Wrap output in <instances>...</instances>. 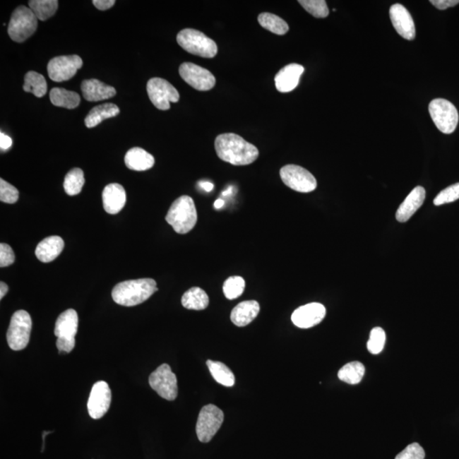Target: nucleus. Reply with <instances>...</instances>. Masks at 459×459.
<instances>
[{
    "mask_svg": "<svg viewBox=\"0 0 459 459\" xmlns=\"http://www.w3.org/2000/svg\"><path fill=\"white\" fill-rule=\"evenodd\" d=\"M215 148L221 160L232 165H249L258 157V150L256 145L234 133H221L217 136Z\"/></svg>",
    "mask_w": 459,
    "mask_h": 459,
    "instance_id": "1",
    "label": "nucleus"
},
{
    "mask_svg": "<svg viewBox=\"0 0 459 459\" xmlns=\"http://www.w3.org/2000/svg\"><path fill=\"white\" fill-rule=\"evenodd\" d=\"M158 290L152 278H141L118 283L112 290L114 302L123 306H136L143 304Z\"/></svg>",
    "mask_w": 459,
    "mask_h": 459,
    "instance_id": "2",
    "label": "nucleus"
},
{
    "mask_svg": "<svg viewBox=\"0 0 459 459\" xmlns=\"http://www.w3.org/2000/svg\"><path fill=\"white\" fill-rule=\"evenodd\" d=\"M166 221L179 234H186L197 224L198 213L193 199L181 196L172 203L166 215Z\"/></svg>",
    "mask_w": 459,
    "mask_h": 459,
    "instance_id": "3",
    "label": "nucleus"
},
{
    "mask_svg": "<svg viewBox=\"0 0 459 459\" xmlns=\"http://www.w3.org/2000/svg\"><path fill=\"white\" fill-rule=\"evenodd\" d=\"M177 40L183 49L194 56L214 58L218 53L215 42L196 29H183L178 33Z\"/></svg>",
    "mask_w": 459,
    "mask_h": 459,
    "instance_id": "4",
    "label": "nucleus"
},
{
    "mask_svg": "<svg viewBox=\"0 0 459 459\" xmlns=\"http://www.w3.org/2000/svg\"><path fill=\"white\" fill-rule=\"evenodd\" d=\"M78 328V313L73 309H68L58 316L55 335L57 337L56 347L61 354L70 353L74 349Z\"/></svg>",
    "mask_w": 459,
    "mask_h": 459,
    "instance_id": "5",
    "label": "nucleus"
},
{
    "mask_svg": "<svg viewBox=\"0 0 459 459\" xmlns=\"http://www.w3.org/2000/svg\"><path fill=\"white\" fill-rule=\"evenodd\" d=\"M37 28V18L30 8L19 6L11 16L8 35L18 43H23L35 32Z\"/></svg>",
    "mask_w": 459,
    "mask_h": 459,
    "instance_id": "6",
    "label": "nucleus"
},
{
    "mask_svg": "<svg viewBox=\"0 0 459 459\" xmlns=\"http://www.w3.org/2000/svg\"><path fill=\"white\" fill-rule=\"evenodd\" d=\"M32 318L28 312L23 310L16 311L11 317L7 331V342L11 349L22 350L27 347L30 340Z\"/></svg>",
    "mask_w": 459,
    "mask_h": 459,
    "instance_id": "7",
    "label": "nucleus"
},
{
    "mask_svg": "<svg viewBox=\"0 0 459 459\" xmlns=\"http://www.w3.org/2000/svg\"><path fill=\"white\" fill-rule=\"evenodd\" d=\"M429 114L441 133H452L457 129L458 112L452 102L445 99H435L429 103Z\"/></svg>",
    "mask_w": 459,
    "mask_h": 459,
    "instance_id": "8",
    "label": "nucleus"
},
{
    "mask_svg": "<svg viewBox=\"0 0 459 459\" xmlns=\"http://www.w3.org/2000/svg\"><path fill=\"white\" fill-rule=\"evenodd\" d=\"M224 421V413L215 405H207L199 412L196 427L198 440L203 443L210 442L218 432Z\"/></svg>",
    "mask_w": 459,
    "mask_h": 459,
    "instance_id": "9",
    "label": "nucleus"
},
{
    "mask_svg": "<svg viewBox=\"0 0 459 459\" xmlns=\"http://www.w3.org/2000/svg\"><path fill=\"white\" fill-rule=\"evenodd\" d=\"M283 183L298 193H308L316 190L317 181L314 175L303 167L294 165L283 166L280 170Z\"/></svg>",
    "mask_w": 459,
    "mask_h": 459,
    "instance_id": "10",
    "label": "nucleus"
},
{
    "mask_svg": "<svg viewBox=\"0 0 459 459\" xmlns=\"http://www.w3.org/2000/svg\"><path fill=\"white\" fill-rule=\"evenodd\" d=\"M147 90L150 101L157 109L162 111L169 110L170 102H178L179 100L178 90L164 78H153L150 79Z\"/></svg>",
    "mask_w": 459,
    "mask_h": 459,
    "instance_id": "11",
    "label": "nucleus"
},
{
    "mask_svg": "<svg viewBox=\"0 0 459 459\" xmlns=\"http://www.w3.org/2000/svg\"><path fill=\"white\" fill-rule=\"evenodd\" d=\"M149 385L162 398L174 400L177 398V378L168 364L158 366L150 375Z\"/></svg>",
    "mask_w": 459,
    "mask_h": 459,
    "instance_id": "12",
    "label": "nucleus"
},
{
    "mask_svg": "<svg viewBox=\"0 0 459 459\" xmlns=\"http://www.w3.org/2000/svg\"><path fill=\"white\" fill-rule=\"evenodd\" d=\"M179 73L184 81L198 91H208L215 87L216 79L210 71L191 62L179 66Z\"/></svg>",
    "mask_w": 459,
    "mask_h": 459,
    "instance_id": "13",
    "label": "nucleus"
},
{
    "mask_svg": "<svg viewBox=\"0 0 459 459\" xmlns=\"http://www.w3.org/2000/svg\"><path fill=\"white\" fill-rule=\"evenodd\" d=\"M82 66L83 61L78 56H61L49 61L47 71L52 81L64 82L73 78Z\"/></svg>",
    "mask_w": 459,
    "mask_h": 459,
    "instance_id": "14",
    "label": "nucleus"
},
{
    "mask_svg": "<svg viewBox=\"0 0 459 459\" xmlns=\"http://www.w3.org/2000/svg\"><path fill=\"white\" fill-rule=\"evenodd\" d=\"M112 402V392L105 381L95 383L88 400V412L92 419H99L102 418L110 407Z\"/></svg>",
    "mask_w": 459,
    "mask_h": 459,
    "instance_id": "15",
    "label": "nucleus"
},
{
    "mask_svg": "<svg viewBox=\"0 0 459 459\" xmlns=\"http://www.w3.org/2000/svg\"><path fill=\"white\" fill-rule=\"evenodd\" d=\"M326 316V308L320 303H310L296 309L292 321L299 328H310L319 324Z\"/></svg>",
    "mask_w": 459,
    "mask_h": 459,
    "instance_id": "16",
    "label": "nucleus"
},
{
    "mask_svg": "<svg viewBox=\"0 0 459 459\" xmlns=\"http://www.w3.org/2000/svg\"><path fill=\"white\" fill-rule=\"evenodd\" d=\"M390 16L392 24L396 32L403 39L413 40L416 36L415 22L410 12L400 4H395L390 9Z\"/></svg>",
    "mask_w": 459,
    "mask_h": 459,
    "instance_id": "17",
    "label": "nucleus"
},
{
    "mask_svg": "<svg viewBox=\"0 0 459 459\" xmlns=\"http://www.w3.org/2000/svg\"><path fill=\"white\" fill-rule=\"evenodd\" d=\"M304 72L303 66L292 64L282 68L275 76V88L281 93H289L298 86L300 77Z\"/></svg>",
    "mask_w": 459,
    "mask_h": 459,
    "instance_id": "18",
    "label": "nucleus"
},
{
    "mask_svg": "<svg viewBox=\"0 0 459 459\" xmlns=\"http://www.w3.org/2000/svg\"><path fill=\"white\" fill-rule=\"evenodd\" d=\"M126 198L123 186L118 183L109 184L102 193L104 210L110 215L118 214L126 203Z\"/></svg>",
    "mask_w": 459,
    "mask_h": 459,
    "instance_id": "19",
    "label": "nucleus"
},
{
    "mask_svg": "<svg viewBox=\"0 0 459 459\" xmlns=\"http://www.w3.org/2000/svg\"><path fill=\"white\" fill-rule=\"evenodd\" d=\"M425 197H427V191H425L424 187H415L396 211V220L399 222H407L415 214L416 211L423 205Z\"/></svg>",
    "mask_w": 459,
    "mask_h": 459,
    "instance_id": "20",
    "label": "nucleus"
},
{
    "mask_svg": "<svg viewBox=\"0 0 459 459\" xmlns=\"http://www.w3.org/2000/svg\"><path fill=\"white\" fill-rule=\"evenodd\" d=\"M81 90L83 98L88 102L103 101L115 97L117 94L114 87L94 78L83 81Z\"/></svg>",
    "mask_w": 459,
    "mask_h": 459,
    "instance_id": "21",
    "label": "nucleus"
},
{
    "mask_svg": "<svg viewBox=\"0 0 459 459\" xmlns=\"http://www.w3.org/2000/svg\"><path fill=\"white\" fill-rule=\"evenodd\" d=\"M64 241L58 236L46 237L37 246L36 257L41 262L49 263L55 261L64 249Z\"/></svg>",
    "mask_w": 459,
    "mask_h": 459,
    "instance_id": "22",
    "label": "nucleus"
},
{
    "mask_svg": "<svg viewBox=\"0 0 459 459\" xmlns=\"http://www.w3.org/2000/svg\"><path fill=\"white\" fill-rule=\"evenodd\" d=\"M261 307L256 300L241 302L233 309L231 320L237 327H245L256 318Z\"/></svg>",
    "mask_w": 459,
    "mask_h": 459,
    "instance_id": "23",
    "label": "nucleus"
},
{
    "mask_svg": "<svg viewBox=\"0 0 459 459\" xmlns=\"http://www.w3.org/2000/svg\"><path fill=\"white\" fill-rule=\"evenodd\" d=\"M124 162L129 169L145 171L153 168L155 165V160L144 149L133 148L127 152L124 157Z\"/></svg>",
    "mask_w": 459,
    "mask_h": 459,
    "instance_id": "24",
    "label": "nucleus"
},
{
    "mask_svg": "<svg viewBox=\"0 0 459 459\" xmlns=\"http://www.w3.org/2000/svg\"><path fill=\"white\" fill-rule=\"evenodd\" d=\"M120 109L118 106L112 103L102 104L92 108L85 119V126L91 129L97 126L102 121L114 118L119 114Z\"/></svg>",
    "mask_w": 459,
    "mask_h": 459,
    "instance_id": "25",
    "label": "nucleus"
},
{
    "mask_svg": "<svg viewBox=\"0 0 459 459\" xmlns=\"http://www.w3.org/2000/svg\"><path fill=\"white\" fill-rule=\"evenodd\" d=\"M49 99L54 106L64 107L66 109H74L81 103V97L76 92L64 88H53L49 92Z\"/></svg>",
    "mask_w": 459,
    "mask_h": 459,
    "instance_id": "26",
    "label": "nucleus"
},
{
    "mask_svg": "<svg viewBox=\"0 0 459 459\" xmlns=\"http://www.w3.org/2000/svg\"><path fill=\"white\" fill-rule=\"evenodd\" d=\"M181 304L189 310L202 311L208 306L210 298L205 291L200 287H194L183 294Z\"/></svg>",
    "mask_w": 459,
    "mask_h": 459,
    "instance_id": "27",
    "label": "nucleus"
},
{
    "mask_svg": "<svg viewBox=\"0 0 459 459\" xmlns=\"http://www.w3.org/2000/svg\"><path fill=\"white\" fill-rule=\"evenodd\" d=\"M213 378L216 382L224 386L232 387L235 383V376L227 365L220 362L207 361Z\"/></svg>",
    "mask_w": 459,
    "mask_h": 459,
    "instance_id": "28",
    "label": "nucleus"
},
{
    "mask_svg": "<svg viewBox=\"0 0 459 459\" xmlns=\"http://www.w3.org/2000/svg\"><path fill=\"white\" fill-rule=\"evenodd\" d=\"M24 91L32 93L37 98L43 97L47 93V82L43 75L30 71L25 75Z\"/></svg>",
    "mask_w": 459,
    "mask_h": 459,
    "instance_id": "29",
    "label": "nucleus"
},
{
    "mask_svg": "<svg viewBox=\"0 0 459 459\" xmlns=\"http://www.w3.org/2000/svg\"><path fill=\"white\" fill-rule=\"evenodd\" d=\"M258 22L263 28L278 35H285L290 30L285 20L274 14L264 12L258 16Z\"/></svg>",
    "mask_w": 459,
    "mask_h": 459,
    "instance_id": "30",
    "label": "nucleus"
},
{
    "mask_svg": "<svg viewBox=\"0 0 459 459\" xmlns=\"http://www.w3.org/2000/svg\"><path fill=\"white\" fill-rule=\"evenodd\" d=\"M365 374V366L359 362H352L345 365L338 373V377L341 381L357 385L362 381Z\"/></svg>",
    "mask_w": 459,
    "mask_h": 459,
    "instance_id": "31",
    "label": "nucleus"
},
{
    "mask_svg": "<svg viewBox=\"0 0 459 459\" xmlns=\"http://www.w3.org/2000/svg\"><path fill=\"white\" fill-rule=\"evenodd\" d=\"M28 6L37 19L46 20L56 14L58 9V1L56 0H31L28 2Z\"/></svg>",
    "mask_w": 459,
    "mask_h": 459,
    "instance_id": "32",
    "label": "nucleus"
},
{
    "mask_svg": "<svg viewBox=\"0 0 459 459\" xmlns=\"http://www.w3.org/2000/svg\"><path fill=\"white\" fill-rule=\"evenodd\" d=\"M85 179L81 169L75 168L66 174L64 179V190L69 196H75L81 193Z\"/></svg>",
    "mask_w": 459,
    "mask_h": 459,
    "instance_id": "33",
    "label": "nucleus"
},
{
    "mask_svg": "<svg viewBox=\"0 0 459 459\" xmlns=\"http://www.w3.org/2000/svg\"><path fill=\"white\" fill-rule=\"evenodd\" d=\"M244 279L239 277V275H233V277L229 278L223 285L224 294L225 298L228 299L239 298L244 294Z\"/></svg>",
    "mask_w": 459,
    "mask_h": 459,
    "instance_id": "34",
    "label": "nucleus"
},
{
    "mask_svg": "<svg viewBox=\"0 0 459 459\" xmlns=\"http://www.w3.org/2000/svg\"><path fill=\"white\" fill-rule=\"evenodd\" d=\"M299 3L316 18H326L329 14L327 2L324 0H299Z\"/></svg>",
    "mask_w": 459,
    "mask_h": 459,
    "instance_id": "35",
    "label": "nucleus"
},
{
    "mask_svg": "<svg viewBox=\"0 0 459 459\" xmlns=\"http://www.w3.org/2000/svg\"><path fill=\"white\" fill-rule=\"evenodd\" d=\"M386 340V332L381 328H374L370 333L369 340L367 342V350L370 353L377 354L385 347Z\"/></svg>",
    "mask_w": 459,
    "mask_h": 459,
    "instance_id": "36",
    "label": "nucleus"
},
{
    "mask_svg": "<svg viewBox=\"0 0 459 459\" xmlns=\"http://www.w3.org/2000/svg\"><path fill=\"white\" fill-rule=\"evenodd\" d=\"M459 199V182L454 184V185L446 187V189L441 191L436 198L434 199V204L436 206L443 205L446 203H450Z\"/></svg>",
    "mask_w": 459,
    "mask_h": 459,
    "instance_id": "37",
    "label": "nucleus"
},
{
    "mask_svg": "<svg viewBox=\"0 0 459 459\" xmlns=\"http://www.w3.org/2000/svg\"><path fill=\"white\" fill-rule=\"evenodd\" d=\"M19 198V191L5 179H0V200L6 203H15Z\"/></svg>",
    "mask_w": 459,
    "mask_h": 459,
    "instance_id": "38",
    "label": "nucleus"
},
{
    "mask_svg": "<svg viewBox=\"0 0 459 459\" xmlns=\"http://www.w3.org/2000/svg\"><path fill=\"white\" fill-rule=\"evenodd\" d=\"M425 452L419 443H412L400 453L395 459H424Z\"/></svg>",
    "mask_w": 459,
    "mask_h": 459,
    "instance_id": "39",
    "label": "nucleus"
},
{
    "mask_svg": "<svg viewBox=\"0 0 459 459\" xmlns=\"http://www.w3.org/2000/svg\"><path fill=\"white\" fill-rule=\"evenodd\" d=\"M15 258V254L10 245L6 244H0V266L2 268L13 264Z\"/></svg>",
    "mask_w": 459,
    "mask_h": 459,
    "instance_id": "40",
    "label": "nucleus"
},
{
    "mask_svg": "<svg viewBox=\"0 0 459 459\" xmlns=\"http://www.w3.org/2000/svg\"><path fill=\"white\" fill-rule=\"evenodd\" d=\"M438 10L444 11L458 5L459 0H431L429 1Z\"/></svg>",
    "mask_w": 459,
    "mask_h": 459,
    "instance_id": "41",
    "label": "nucleus"
},
{
    "mask_svg": "<svg viewBox=\"0 0 459 459\" xmlns=\"http://www.w3.org/2000/svg\"><path fill=\"white\" fill-rule=\"evenodd\" d=\"M115 0H94L93 5L100 11H107L114 6Z\"/></svg>",
    "mask_w": 459,
    "mask_h": 459,
    "instance_id": "42",
    "label": "nucleus"
},
{
    "mask_svg": "<svg viewBox=\"0 0 459 459\" xmlns=\"http://www.w3.org/2000/svg\"><path fill=\"white\" fill-rule=\"evenodd\" d=\"M12 145V140L10 136L6 135L3 132L0 133V148L2 152H6Z\"/></svg>",
    "mask_w": 459,
    "mask_h": 459,
    "instance_id": "43",
    "label": "nucleus"
},
{
    "mask_svg": "<svg viewBox=\"0 0 459 459\" xmlns=\"http://www.w3.org/2000/svg\"><path fill=\"white\" fill-rule=\"evenodd\" d=\"M199 185L204 191H207V193H210V191L214 189V184H212L211 182L203 181L200 182Z\"/></svg>",
    "mask_w": 459,
    "mask_h": 459,
    "instance_id": "44",
    "label": "nucleus"
},
{
    "mask_svg": "<svg viewBox=\"0 0 459 459\" xmlns=\"http://www.w3.org/2000/svg\"><path fill=\"white\" fill-rule=\"evenodd\" d=\"M8 290H9V287L7 286L6 283L4 282H0V299L5 297Z\"/></svg>",
    "mask_w": 459,
    "mask_h": 459,
    "instance_id": "45",
    "label": "nucleus"
},
{
    "mask_svg": "<svg viewBox=\"0 0 459 459\" xmlns=\"http://www.w3.org/2000/svg\"><path fill=\"white\" fill-rule=\"evenodd\" d=\"M224 204H225L224 200L218 199L216 200L215 203V207L217 208V210H219V208H222L224 206Z\"/></svg>",
    "mask_w": 459,
    "mask_h": 459,
    "instance_id": "46",
    "label": "nucleus"
},
{
    "mask_svg": "<svg viewBox=\"0 0 459 459\" xmlns=\"http://www.w3.org/2000/svg\"><path fill=\"white\" fill-rule=\"evenodd\" d=\"M232 187H230V189H228L227 191H223L222 195L227 196L232 194Z\"/></svg>",
    "mask_w": 459,
    "mask_h": 459,
    "instance_id": "47",
    "label": "nucleus"
}]
</instances>
